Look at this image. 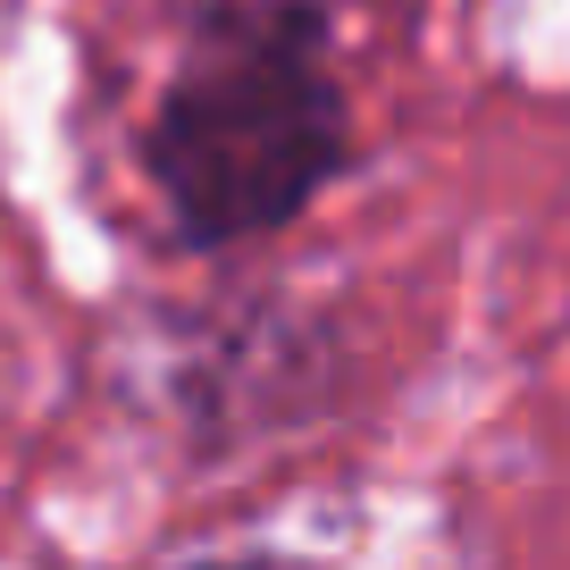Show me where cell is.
<instances>
[{"instance_id": "6da1fadb", "label": "cell", "mask_w": 570, "mask_h": 570, "mask_svg": "<svg viewBox=\"0 0 570 570\" xmlns=\"http://www.w3.org/2000/svg\"><path fill=\"white\" fill-rule=\"evenodd\" d=\"M353 151L320 0H210L168 68L142 168L194 252H235L294 227Z\"/></svg>"}, {"instance_id": "7a4b0ae2", "label": "cell", "mask_w": 570, "mask_h": 570, "mask_svg": "<svg viewBox=\"0 0 570 570\" xmlns=\"http://www.w3.org/2000/svg\"><path fill=\"white\" fill-rule=\"evenodd\" d=\"M194 570H327V562H303V553H218V562H194Z\"/></svg>"}]
</instances>
